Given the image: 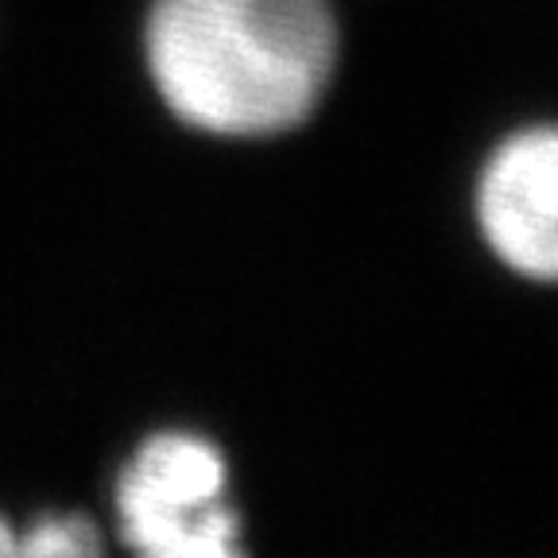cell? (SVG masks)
<instances>
[{
	"label": "cell",
	"mask_w": 558,
	"mask_h": 558,
	"mask_svg": "<svg viewBox=\"0 0 558 558\" xmlns=\"http://www.w3.org/2000/svg\"><path fill=\"white\" fill-rule=\"evenodd\" d=\"M0 558H105V539L82 512H44L24 532L0 515Z\"/></svg>",
	"instance_id": "277c9868"
},
{
	"label": "cell",
	"mask_w": 558,
	"mask_h": 558,
	"mask_svg": "<svg viewBox=\"0 0 558 558\" xmlns=\"http://www.w3.org/2000/svg\"><path fill=\"white\" fill-rule=\"evenodd\" d=\"M477 221L488 248L512 271L539 283L558 276L555 129H523L488 156L477 183Z\"/></svg>",
	"instance_id": "3957f363"
},
{
	"label": "cell",
	"mask_w": 558,
	"mask_h": 558,
	"mask_svg": "<svg viewBox=\"0 0 558 558\" xmlns=\"http://www.w3.org/2000/svg\"><path fill=\"white\" fill-rule=\"evenodd\" d=\"M236 558H253V555H248V550H241V555H236Z\"/></svg>",
	"instance_id": "5b68a950"
},
{
	"label": "cell",
	"mask_w": 558,
	"mask_h": 558,
	"mask_svg": "<svg viewBox=\"0 0 558 558\" xmlns=\"http://www.w3.org/2000/svg\"><path fill=\"white\" fill-rule=\"evenodd\" d=\"M148 66L167 109L214 136H279L338 66L326 0H156Z\"/></svg>",
	"instance_id": "6da1fadb"
},
{
	"label": "cell",
	"mask_w": 558,
	"mask_h": 558,
	"mask_svg": "<svg viewBox=\"0 0 558 558\" xmlns=\"http://www.w3.org/2000/svg\"><path fill=\"white\" fill-rule=\"evenodd\" d=\"M221 446L194 430H156L117 473V535L136 558H236L241 512L229 505Z\"/></svg>",
	"instance_id": "7a4b0ae2"
}]
</instances>
